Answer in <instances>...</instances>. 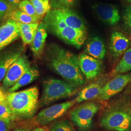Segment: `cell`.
<instances>
[{
	"label": "cell",
	"instance_id": "1",
	"mask_svg": "<svg viewBox=\"0 0 131 131\" xmlns=\"http://www.w3.org/2000/svg\"><path fill=\"white\" fill-rule=\"evenodd\" d=\"M45 59L47 65L68 82L79 86L85 78L80 70L78 56L56 44L47 48Z\"/></svg>",
	"mask_w": 131,
	"mask_h": 131
},
{
	"label": "cell",
	"instance_id": "2",
	"mask_svg": "<svg viewBox=\"0 0 131 131\" xmlns=\"http://www.w3.org/2000/svg\"><path fill=\"white\" fill-rule=\"evenodd\" d=\"M100 124L111 131H131V100L125 97L109 103L102 113Z\"/></svg>",
	"mask_w": 131,
	"mask_h": 131
},
{
	"label": "cell",
	"instance_id": "3",
	"mask_svg": "<svg viewBox=\"0 0 131 131\" xmlns=\"http://www.w3.org/2000/svg\"><path fill=\"white\" fill-rule=\"evenodd\" d=\"M38 89L36 86L6 94L5 100L16 119L33 117L38 105Z\"/></svg>",
	"mask_w": 131,
	"mask_h": 131
},
{
	"label": "cell",
	"instance_id": "4",
	"mask_svg": "<svg viewBox=\"0 0 131 131\" xmlns=\"http://www.w3.org/2000/svg\"><path fill=\"white\" fill-rule=\"evenodd\" d=\"M78 86L69 82L56 79H48L44 82L43 90L39 105L43 107L57 100L67 98L74 95Z\"/></svg>",
	"mask_w": 131,
	"mask_h": 131
},
{
	"label": "cell",
	"instance_id": "5",
	"mask_svg": "<svg viewBox=\"0 0 131 131\" xmlns=\"http://www.w3.org/2000/svg\"><path fill=\"white\" fill-rule=\"evenodd\" d=\"M43 23L47 31L77 49L83 45L87 38V32L71 28L64 24L44 19Z\"/></svg>",
	"mask_w": 131,
	"mask_h": 131
},
{
	"label": "cell",
	"instance_id": "6",
	"mask_svg": "<svg viewBox=\"0 0 131 131\" xmlns=\"http://www.w3.org/2000/svg\"><path fill=\"white\" fill-rule=\"evenodd\" d=\"M99 108L100 105L97 103L85 102L70 111V119L80 131H87L92 126L94 117Z\"/></svg>",
	"mask_w": 131,
	"mask_h": 131
},
{
	"label": "cell",
	"instance_id": "7",
	"mask_svg": "<svg viewBox=\"0 0 131 131\" xmlns=\"http://www.w3.org/2000/svg\"><path fill=\"white\" fill-rule=\"evenodd\" d=\"M44 19L60 23L71 28L87 32L83 19L70 8L59 7L50 10Z\"/></svg>",
	"mask_w": 131,
	"mask_h": 131
},
{
	"label": "cell",
	"instance_id": "8",
	"mask_svg": "<svg viewBox=\"0 0 131 131\" xmlns=\"http://www.w3.org/2000/svg\"><path fill=\"white\" fill-rule=\"evenodd\" d=\"M31 67L27 57L23 54L11 66L3 80L2 89L8 90L13 86Z\"/></svg>",
	"mask_w": 131,
	"mask_h": 131
},
{
	"label": "cell",
	"instance_id": "9",
	"mask_svg": "<svg viewBox=\"0 0 131 131\" xmlns=\"http://www.w3.org/2000/svg\"><path fill=\"white\" fill-rule=\"evenodd\" d=\"M75 103L73 100L45 108L38 114L36 118V122L41 125H46L61 117Z\"/></svg>",
	"mask_w": 131,
	"mask_h": 131
},
{
	"label": "cell",
	"instance_id": "10",
	"mask_svg": "<svg viewBox=\"0 0 131 131\" xmlns=\"http://www.w3.org/2000/svg\"><path fill=\"white\" fill-rule=\"evenodd\" d=\"M131 82V73L116 75L104 85L98 98L104 101L119 93Z\"/></svg>",
	"mask_w": 131,
	"mask_h": 131
},
{
	"label": "cell",
	"instance_id": "11",
	"mask_svg": "<svg viewBox=\"0 0 131 131\" xmlns=\"http://www.w3.org/2000/svg\"><path fill=\"white\" fill-rule=\"evenodd\" d=\"M80 70L86 79L91 80L97 77L102 69V62L84 52L78 56Z\"/></svg>",
	"mask_w": 131,
	"mask_h": 131
},
{
	"label": "cell",
	"instance_id": "12",
	"mask_svg": "<svg viewBox=\"0 0 131 131\" xmlns=\"http://www.w3.org/2000/svg\"><path fill=\"white\" fill-rule=\"evenodd\" d=\"M92 8L99 19L108 25H116L121 19L119 10L112 4L98 3L94 5Z\"/></svg>",
	"mask_w": 131,
	"mask_h": 131
},
{
	"label": "cell",
	"instance_id": "13",
	"mask_svg": "<svg viewBox=\"0 0 131 131\" xmlns=\"http://www.w3.org/2000/svg\"><path fill=\"white\" fill-rule=\"evenodd\" d=\"M20 37L17 23L9 19L0 26V52Z\"/></svg>",
	"mask_w": 131,
	"mask_h": 131
},
{
	"label": "cell",
	"instance_id": "14",
	"mask_svg": "<svg viewBox=\"0 0 131 131\" xmlns=\"http://www.w3.org/2000/svg\"><path fill=\"white\" fill-rule=\"evenodd\" d=\"M131 44L130 40L122 33L114 32L111 34L109 48L112 56L115 59L118 58L124 54Z\"/></svg>",
	"mask_w": 131,
	"mask_h": 131
},
{
	"label": "cell",
	"instance_id": "15",
	"mask_svg": "<svg viewBox=\"0 0 131 131\" xmlns=\"http://www.w3.org/2000/svg\"><path fill=\"white\" fill-rule=\"evenodd\" d=\"M106 82L105 78L101 77L85 87L74 99L76 103H80L98 97L104 85L106 83Z\"/></svg>",
	"mask_w": 131,
	"mask_h": 131
},
{
	"label": "cell",
	"instance_id": "16",
	"mask_svg": "<svg viewBox=\"0 0 131 131\" xmlns=\"http://www.w3.org/2000/svg\"><path fill=\"white\" fill-rule=\"evenodd\" d=\"M47 37V30L43 22L39 23L33 42L31 44V50L34 57L38 58L41 56Z\"/></svg>",
	"mask_w": 131,
	"mask_h": 131
},
{
	"label": "cell",
	"instance_id": "17",
	"mask_svg": "<svg viewBox=\"0 0 131 131\" xmlns=\"http://www.w3.org/2000/svg\"><path fill=\"white\" fill-rule=\"evenodd\" d=\"M84 53L100 60H103L106 54V48L103 41L99 37L91 38L87 43Z\"/></svg>",
	"mask_w": 131,
	"mask_h": 131
},
{
	"label": "cell",
	"instance_id": "18",
	"mask_svg": "<svg viewBox=\"0 0 131 131\" xmlns=\"http://www.w3.org/2000/svg\"><path fill=\"white\" fill-rule=\"evenodd\" d=\"M22 49L7 52L0 58V82L5 78L7 71L16 60L21 55Z\"/></svg>",
	"mask_w": 131,
	"mask_h": 131
},
{
	"label": "cell",
	"instance_id": "19",
	"mask_svg": "<svg viewBox=\"0 0 131 131\" xmlns=\"http://www.w3.org/2000/svg\"><path fill=\"white\" fill-rule=\"evenodd\" d=\"M17 23L19 28L20 37L24 44L28 45L31 44L37 33L39 23L31 24Z\"/></svg>",
	"mask_w": 131,
	"mask_h": 131
},
{
	"label": "cell",
	"instance_id": "20",
	"mask_svg": "<svg viewBox=\"0 0 131 131\" xmlns=\"http://www.w3.org/2000/svg\"><path fill=\"white\" fill-rule=\"evenodd\" d=\"M39 75V71L35 68L31 67L24 75L13 86L7 90V93L13 92L22 87L32 83L37 79Z\"/></svg>",
	"mask_w": 131,
	"mask_h": 131
},
{
	"label": "cell",
	"instance_id": "21",
	"mask_svg": "<svg viewBox=\"0 0 131 131\" xmlns=\"http://www.w3.org/2000/svg\"><path fill=\"white\" fill-rule=\"evenodd\" d=\"M131 70V47L124 53L122 59L111 71V75L125 74Z\"/></svg>",
	"mask_w": 131,
	"mask_h": 131
},
{
	"label": "cell",
	"instance_id": "22",
	"mask_svg": "<svg viewBox=\"0 0 131 131\" xmlns=\"http://www.w3.org/2000/svg\"><path fill=\"white\" fill-rule=\"evenodd\" d=\"M9 18L10 19L20 24H36L39 23L40 20L39 18L32 17L19 9L11 11L9 14Z\"/></svg>",
	"mask_w": 131,
	"mask_h": 131
},
{
	"label": "cell",
	"instance_id": "23",
	"mask_svg": "<svg viewBox=\"0 0 131 131\" xmlns=\"http://www.w3.org/2000/svg\"><path fill=\"white\" fill-rule=\"evenodd\" d=\"M35 10L37 16L40 19L46 16L51 10L49 0H30Z\"/></svg>",
	"mask_w": 131,
	"mask_h": 131
},
{
	"label": "cell",
	"instance_id": "24",
	"mask_svg": "<svg viewBox=\"0 0 131 131\" xmlns=\"http://www.w3.org/2000/svg\"><path fill=\"white\" fill-rule=\"evenodd\" d=\"M0 119L9 123L16 119L5 99L0 102Z\"/></svg>",
	"mask_w": 131,
	"mask_h": 131
},
{
	"label": "cell",
	"instance_id": "25",
	"mask_svg": "<svg viewBox=\"0 0 131 131\" xmlns=\"http://www.w3.org/2000/svg\"><path fill=\"white\" fill-rule=\"evenodd\" d=\"M18 8L19 9L32 17L39 18L37 16L35 8L30 0L21 1L19 4Z\"/></svg>",
	"mask_w": 131,
	"mask_h": 131
},
{
	"label": "cell",
	"instance_id": "26",
	"mask_svg": "<svg viewBox=\"0 0 131 131\" xmlns=\"http://www.w3.org/2000/svg\"><path fill=\"white\" fill-rule=\"evenodd\" d=\"M50 131H75L70 122L63 119L56 122L52 126Z\"/></svg>",
	"mask_w": 131,
	"mask_h": 131
},
{
	"label": "cell",
	"instance_id": "27",
	"mask_svg": "<svg viewBox=\"0 0 131 131\" xmlns=\"http://www.w3.org/2000/svg\"><path fill=\"white\" fill-rule=\"evenodd\" d=\"M124 27L127 31L131 35V6L125 10L123 16Z\"/></svg>",
	"mask_w": 131,
	"mask_h": 131
},
{
	"label": "cell",
	"instance_id": "28",
	"mask_svg": "<svg viewBox=\"0 0 131 131\" xmlns=\"http://www.w3.org/2000/svg\"><path fill=\"white\" fill-rule=\"evenodd\" d=\"M9 10L11 7L7 0H0V15H5Z\"/></svg>",
	"mask_w": 131,
	"mask_h": 131
},
{
	"label": "cell",
	"instance_id": "29",
	"mask_svg": "<svg viewBox=\"0 0 131 131\" xmlns=\"http://www.w3.org/2000/svg\"><path fill=\"white\" fill-rule=\"evenodd\" d=\"M76 0H58L60 5L63 7L70 8L73 6L76 3Z\"/></svg>",
	"mask_w": 131,
	"mask_h": 131
},
{
	"label": "cell",
	"instance_id": "30",
	"mask_svg": "<svg viewBox=\"0 0 131 131\" xmlns=\"http://www.w3.org/2000/svg\"><path fill=\"white\" fill-rule=\"evenodd\" d=\"M10 123L0 119V131H10Z\"/></svg>",
	"mask_w": 131,
	"mask_h": 131
},
{
	"label": "cell",
	"instance_id": "31",
	"mask_svg": "<svg viewBox=\"0 0 131 131\" xmlns=\"http://www.w3.org/2000/svg\"><path fill=\"white\" fill-rule=\"evenodd\" d=\"M7 1L10 6L11 9H12V11H13L14 10L16 9V8L19 6L21 0H7Z\"/></svg>",
	"mask_w": 131,
	"mask_h": 131
},
{
	"label": "cell",
	"instance_id": "32",
	"mask_svg": "<svg viewBox=\"0 0 131 131\" xmlns=\"http://www.w3.org/2000/svg\"><path fill=\"white\" fill-rule=\"evenodd\" d=\"M6 95L4 93V90L0 89V102L4 101L6 98Z\"/></svg>",
	"mask_w": 131,
	"mask_h": 131
},
{
	"label": "cell",
	"instance_id": "33",
	"mask_svg": "<svg viewBox=\"0 0 131 131\" xmlns=\"http://www.w3.org/2000/svg\"><path fill=\"white\" fill-rule=\"evenodd\" d=\"M34 131H47L45 129L41 128V127H38L35 129Z\"/></svg>",
	"mask_w": 131,
	"mask_h": 131
},
{
	"label": "cell",
	"instance_id": "34",
	"mask_svg": "<svg viewBox=\"0 0 131 131\" xmlns=\"http://www.w3.org/2000/svg\"><path fill=\"white\" fill-rule=\"evenodd\" d=\"M13 131H30L28 129H25V128H18L16 130H15Z\"/></svg>",
	"mask_w": 131,
	"mask_h": 131
},
{
	"label": "cell",
	"instance_id": "35",
	"mask_svg": "<svg viewBox=\"0 0 131 131\" xmlns=\"http://www.w3.org/2000/svg\"><path fill=\"white\" fill-rule=\"evenodd\" d=\"M5 15H0V25L3 21V20L4 19V17Z\"/></svg>",
	"mask_w": 131,
	"mask_h": 131
},
{
	"label": "cell",
	"instance_id": "36",
	"mask_svg": "<svg viewBox=\"0 0 131 131\" xmlns=\"http://www.w3.org/2000/svg\"><path fill=\"white\" fill-rule=\"evenodd\" d=\"M127 2L129 3V4L131 5V0H127Z\"/></svg>",
	"mask_w": 131,
	"mask_h": 131
},
{
	"label": "cell",
	"instance_id": "37",
	"mask_svg": "<svg viewBox=\"0 0 131 131\" xmlns=\"http://www.w3.org/2000/svg\"></svg>",
	"mask_w": 131,
	"mask_h": 131
}]
</instances>
